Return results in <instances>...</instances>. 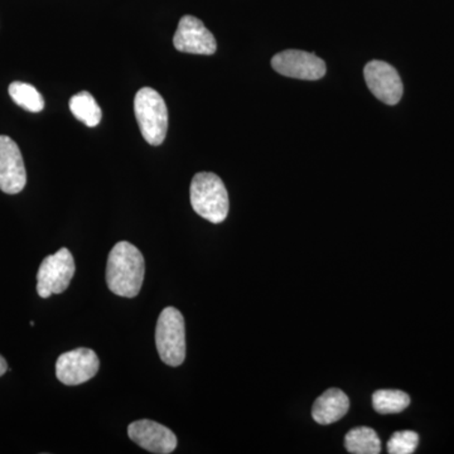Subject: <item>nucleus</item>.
Returning a JSON list of instances; mask_svg holds the SVG:
<instances>
[{
    "label": "nucleus",
    "instance_id": "nucleus-1",
    "mask_svg": "<svg viewBox=\"0 0 454 454\" xmlns=\"http://www.w3.org/2000/svg\"><path fill=\"white\" fill-rule=\"evenodd\" d=\"M145 262L138 247L121 241L113 247L106 265V283L119 297L134 298L145 280Z\"/></svg>",
    "mask_w": 454,
    "mask_h": 454
},
{
    "label": "nucleus",
    "instance_id": "nucleus-2",
    "mask_svg": "<svg viewBox=\"0 0 454 454\" xmlns=\"http://www.w3.org/2000/svg\"><path fill=\"white\" fill-rule=\"evenodd\" d=\"M190 199L196 214L212 223H223L229 215V193L215 173H197L191 182Z\"/></svg>",
    "mask_w": 454,
    "mask_h": 454
},
{
    "label": "nucleus",
    "instance_id": "nucleus-3",
    "mask_svg": "<svg viewBox=\"0 0 454 454\" xmlns=\"http://www.w3.org/2000/svg\"><path fill=\"white\" fill-rule=\"evenodd\" d=\"M134 113L145 142L162 145L168 131V109L160 94L152 88L140 89L134 98Z\"/></svg>",
    "mask_w": 454,
    "mask_h": 454
},
{
    "label": "nucleus",
    "instance_id": "nucleus-4",
    "mask_svg": "<svg viewBox=\"0 0 454 454\" xmlns=\"http://www.w3.org/2000/svg\"><path fill=\"white\" fill-rule=\"evenodd\" d=\"M155 345L160 360L166 365L177 367L186 358V327L182 313L175 307H167L158 318Z\"/></svg>",
    "mask_w": 454,
    "mask_h": 454
},
{
    "label": "nucleus",
    "instance_id": "nucleus-5",
    "mask_svg": "<svg viewBox=\"0 0 454 454\" xmlns=\"http://www.w3.org/2000/svg\"><path fill=\"white\" fill-rule=\"evenodd\" d=\"M76 265L70 250L62 247L44 258L37 273V293L41 298L61 294L70 286Z\"/></svg>",
    "mask_w": 454,
    "mask_h": 454
},
{
    "label": "nucleus",
    "instance_id": "nucleus-6",
    "mask_svg": "<svg viewBox=\"0 0 454 454\" xmlns=\"http://www.w3.org/2000/svg\"><path fill=\"white\" fill-rule=\"evenodd\" d=\"M100 369L97 352L90 348H76L57 358L56 376L62 384L76 387L91 380Z\"/></svg>",
    "mask_w": 454,
    "mask_h": 454
},
{
    "label": "nucleus",
    "instance_id": "nucleus-7",
    "mask_svg": "<svg viewBox=\"0 0 454 454\" xmlns=\"http://www.w3.org/2000/svg\"><path fill=\"white\" fill-rule=\"evenodd\" d=\"M271 67L283 76L309 82L322 79L327 71L324 59L315 53L298 50H286L277 53L271 59Z\"/></svg>",
    "mask_w": 454,
    "mask_h": 454
},
{
    "label": "nucleus",
    "instance_id": "nucleus-8",
    "mask_svg": "<svg viewBox=\"0 0 454 454\" xmlns=\"http://www.w3.org/2000/svg\"><path fill=\"white\" fill-rule=\"evenodd\" d=\"M173 44L179 52L192 55L211 56L217 50L214 35L206 28L202 20L193 16L181 18L173 37Z\"/></svg>",
    "mask_w": 454,
    "mask_h": 454
},
{
    "label": "nucleus",
    "instance_id": "nucleus-9",
    "mask_svg": "<svg viewBox=\"0 0 454 454\" xmlns=\"http://www.w3.org/2000/svg\"><path fill=\"white\" fill-rule=\"evenodd\" d=\"M26 184L27 172L20 146L9 137L0 136V190L8 195H17Z\"/></svg>",
    "mask_w": 454,
    "mask_h": 454
},
{
    "label": "nucleus",
    "instance_id": "nucleus-10",
    "mask_svg": "<svg viewBox=\"0 0 454 454\" xmlns=\"http://www.w3.org/2000/svg\"><path fill=\"white\" fill-rule=\"evenodd\" d=\"M365 80L370 91L387 106H396L403 97V82L393 66L384 61H372L366 65Z\"/></svg>",
    "mask_w": 454,
    "mask_h": 454
},
{
    "label": "nucleus",
    "instance_id": "nucleus-11",
    "mask_svg": "<svg viewBox=\"0 0 454 454\" xmlns=\"http://www.w3.org/2000/svg\"><path fill=\"white\" fill-rule=\"evenodd\" d=\"M128 435L134 443L151 453L169 454L177 447L175 433L153 420H137L131 423L128 427Z\"/></svg>",
    "mask_w": 454,
    "mask_h": 454
},
{
    "label": "nucleus",
    "instance_id": "nucleus-12",
    "mask_svg": "<svg viewBox=\"0 0 454 454\" xmlns=\"http://www.w3.org/2000/svg\"><path fill=\"white\" fill-rule=\"evenodd\" d=\"M348 409V396L342 390L333 387L316 400L312 408V417L321 426H330L345 417Z\"/></svg>",
    "mask_w": 454,
    "mask_h": 454
},
{
    "label": "nucleus",
    "instance_id": "nucleus-13",
    "mask_svg": "<svg viewBox=\"0 0 454 454\" xmlns=\"http://www.w3.org/2000/svg\"><path fill=\"white\" fill-rule=\"evenodd\" d=\"M345 446L349 453L378 454L381 452V441L378 433L367 427L349 430L345 438Z\"/></svg>",
    "mask_w": 454,
    "mask_h": 454
},
{
    "label": "nucleus",
    "instance_id": "nucleus-14",
    "mask_svg": "<svg viewBox=\"0 0 454 454\" xmlns=\"http://www.w3.org/2000/svg\"><path fill=\"white\" fill-rule=\"evenodd\" d=\"M70 110L77 121H82L90 128L97 127L103 118V113H101L97 100L90 92L86 91L79 92L71 98Z\"/></svg>",
    "mask_w": 454,
    "mask_h": 454
},
{
    "label": "nucleus",
    "instance_id": "nucleus-15",
    "mask_svg": "<svg viewBox=\"0 0 454 454\" xmlns=\"http://www.w3.org/2000/svg\"><path fill=\"white\" fill-rule=\"evenodd\" d=\"M372 405L380 414L400 413L411 405V396L400 390H379L372 395Z\"/></svg>",
    "mask_w": 454,
    "mask_h": 454
},
{
    "label": "nucleus",
    "instance_id": "nucleus-16",
    "mask_svg": "<svg viewBox=\"0 0 454 454\" xmlns=\"http://www.w3.org/2000/svg\"><path fill=\"white\" fill-rule=\"evenodd\" d=\"M9 95L14 103L27 112L40 113L43 110L44 100L37 89L26 82H12L8 89Z\"/></svg>",
    "mask_w": 454,
    "mask_h": 454
},
{
    "label": "nucleus",
    "instance_id": "nucleus-17",
    "mask_svg": "<svg viewBox=\"0 0 454 454\" xmlns=\"http://www.w3.org/2000/svg\"><path fill=\"white\" fill-rule=\"evenodd\" d=\"M419 435L413 430H403L391 435L387 442V452L390 454H411L417 450Z\"/></svg>",
    "mask_w": 454,
    "mask_h": 454
},
{
    "label": "nucleus",
    "instance_id": "nucleus-18",
    "mask_svg": "<svg viewBox=\"0 0 454 454\" xmlns=\"http://www.w3.org/2000/svg\"><path fill=\"white\" fill-rule=\"evenodd\" d=\"M8 372V364L5 358L0 355V376L4 375Z\"/></svg>",
    "mask_w": 454,
    "mask_h": 454
}]
</instances>
